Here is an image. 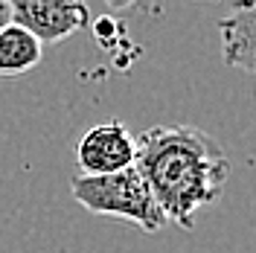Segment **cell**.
Segmentation results:
<instances>
[{"mask_svg":"<svg viewBox=\"0 0 256 253\" xmlns=\"http://www.w3.org/2000/svg\"><path fill=\"white\" fill-rule=\"evenodd\" d=\"M12 24V3L9 0H0V30Z\"/></svg>","mask_w":256,"mask_h":253,"instance_id":"cell-7","label":"cell"},{"mask_svg":"<svg viewBox=\"0 0 256 253\" xmlns=\"http://www.w3.org/2000/svg\"><path fill=\"white\" fill-rule=\"evenodd\" d=\"M222 58L227 67L256 73V3H239L218 24Z\"/></svg>","mask_w":256,"mask_h":253,"instance_id":"cell-5","label":"cell"},{"mask_svg":"<svg viewBox=\"0 0 256 253\" xmlns=\"http://www.w3.org/2000/svg\"><path fill=\"white\" fill-rule=\"evenodd\" d=\"M166 222L195 227V212L222 195L230 178V158L207 131L195 126H154L137 137V160Z\"/></svg>","mask_w":256,"mask_h":253,"instance_id":"cell-1","label":"cell"},{"mask_svg":"<svg viewBox=\"0 0 256 253\" xmlns=\"http://www.w3.org/2000/svg\"><path fill=\"white\" fill-rule=\"evenodd\" d=\"M82 174H114L131 169L137 160V137L122 122H102L84 131L76 146Z\"/></svg>","mask_w":256,"mask_h":253,"instance_id":"cell-4","label":"cell"},{"mask_svg":"<svg viewBox=\"0 0 256 253\" xmlns=\"http://www.w3.org/2000/svg\"><path fill=\"white\" fill-rule=\"evenodd\" d=\"M12 24L26 30L41 44H58L67 35L90 24V9L84 3H62V0H15Z\"/></svg>","mask_w":256,"mask_h":253,"instance_id":"cell-3","label":"cell"},{"mask_svg":"<svg viewBox=\"0 0 256 253\" xmlns=\"http://www.w3.org/2000/svg\"><path fill=\"white\" fill-rule=\"evenodd\" d=\"M70 192L88 212L126 218L143 233H158L166 224V216L134 166L114 174H76L70 180Z\"/></svg>","mask_w":256,"mask_h":253,"instance_id":"cell-2","label":"cell"},{"mask_svg":"<svg viewBox=\"0 0 256 253\" xmlns=\"http://www.w3.org/2000/svg\"><path fill=\"white\" fill-rule=\"evenodd\" d=\"M44 58V44L35 41L26 30L9 24L0 30V76H20L38 67Z\"/></svg>","mask_w":256,"mask_h":253,"instance_id":"cell-6","label":"cell"}]
</instances>
